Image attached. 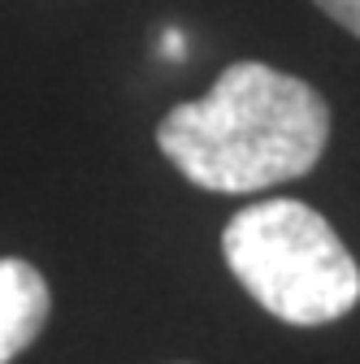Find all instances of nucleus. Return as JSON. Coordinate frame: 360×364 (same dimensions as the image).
Wrapping results in <instances>:
<instances>
[{"mask_svg": "<svg viewBox=\"0 0 360 364\" xmlns=\"http://www.w3.org/2000/svg\"><path fill=\"white\" fill-rule=\"evenodd\" d=\"M161 152L204 191L248 196L304 178L330 144V109L304 78L235 61L196 105L157 126Z\"/></svg>", "mask_w": 360, "mask_h": 364, "instance_id": "1", "label": "nucleus"}, {"mask_svg": "<svg viewBox=\"0 0 360 364\" xmlns=\"http://www.w3.org/2000/svg\"><path fill=\"white\" fill-rule=\"evenodd\" d=\"M221 256L239 287L278 321L330 326L360 299V269L334 225L300 200H260L221 230Z\"/></svg>", "mask_w": 360, "mask_h": 364, "instance_id": "2", "label": "nucleus"}, {"mask_svg": "<svg viewBox=\"0 0 360 364\" xmlns=\"http://www.w3.org/2000/svg\"><path fill=\"white\" fill-rule=\"evenodd\" d=\"M53 295L31 260L0 256V364L18 360L43 330Z\"/></svg>", "mask_w": 360, "mask_h": 364, "instance_id": "3", "label": "nucleus"}, {"mask_svg": "<svg viewBox=\"0 0 360 364\" xmlns=\"http://www.w3.org/2000/svg\"><path fill=\"white\" fill-rule=\"evenodd\" d=\"M322 14H330L343 31H351L356 39H360V0H312Z\"/></svg>", "mask_w": 360, "mask_h": 364, "instance_id": "4", "label": "nucleus"}, {"mask_svg": "<svg viewBox=\"0 0 360 364\" xmlns=\"http://www.w3.org/2000/svg\"><path fill=\"white\" fill-rule=\"evenodd\" d=\"M161 48H165V57H183V48H187V39H183V31H165L161 35Z\"/></svg>", "mask_w": 360, "mask_h": 364, "instance_id": "5", "label": "nucleus"}]
</instances>
